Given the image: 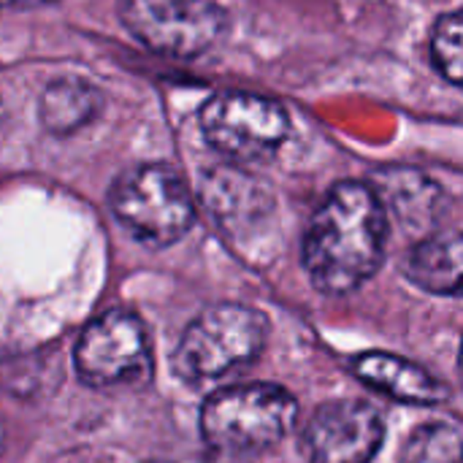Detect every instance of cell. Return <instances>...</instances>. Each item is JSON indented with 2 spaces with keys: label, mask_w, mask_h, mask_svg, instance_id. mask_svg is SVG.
I'll return each mask as SVG.
<instances>
[{
  "label": "cell",
  "mask_w": 463,
  "mask_h": 463,
  "mask_svg": "<svg viewBox=\"0 0 463 463\" xmlns=\"http://www.w3.org/2000/svg\"><path fill=\"white\" fill-rule=\"evenodd\" d=\"M388 214L364 182L336 184L315 212L304 239V269L326 296H347L383 266Z\"/></svg>",
  "instance_id": "6da1fadb"
},
{
  "label": "cell",
  "mask_w": 463,
  "mask_h": 463,
  "mask_svg": "<svg viewBox=\"0 0 463 463\" xmlns=\"http://www.w3.org/2000/svg\"><path fill=\"white\" fill-rule=\"evenodd\" d=\"M269 320L244 304H214L184 328L174 353V372L187 385L220 380L250 366L266 347Z\"/></svg>",
  "instance_id": "7a4b0ae2"
},
{
  "label": "cell",
  "mask_w": 463,
  "mask_h": 463,
  "mask_svg": "<svg viewBox=\"0 0 463 463\" xmlns=\"http://www.w3.org/2000/svg\"><path fill=\"white\" fill-rule=\"evenodd\" d=\"M298 418L296 399L269 383L233 385L212 393L201 407V437L231 456L263 453L285 439Z\"/></svg>",
  "instance_id": "3957f363"
},
{
  "label": "cell",
  "mask_w": 463,
  "mask_h": 463,
  "mask_svg": "<svg viewBox=\"0 0 463 463\" xmlns=\"http://www.w3.org/2000/svg\"><path fill=\"white\" fill-rule=\"evenodd\" d=\"M109 203L117 222L152 250L176 244L195 220V206L182 176L160 163L122 174L111 187Z\"/></svg>",
  "instance_id": "277c9868"
},
{
  "label": "cell",
  "mask_w": 463,
  "mask_h": 463,
  "mask_svg": "<svg viewBox=\"0 0 463 463\" xmlns=\"http://www.w3.org/2000/svg\"><path fill=\"white\" fill-rule=\"evenodd\" d=\"M73 366L84 385H138L152 377V345L144 323L122 309L103 312L79 336Z\"/></svg>",
  "instance_id": "5b68a950"
},
{
  "label": "cell",
  "mask_w": 463,
  "mask_h": 463,
  "mask_svg": "<svg viewBox=\"0 0 463 463\" xmlns=\"http://www.w3.org/2000/svg\"><path fill=\"white\" fill-rule=\"evenodd\" d=\"M206 141L236 163L269 160L288 138L290 122L279 103L252 92L214 95L201 111Z\"/></svg>",
  "instance_id": "8992f818"
},
{
  "label": "cell",
  "mask_w": 463,
  "mask_h": 463,
  "mask_svg": "<svg viewBox=\"0 0 463 463\" xmlns=\"http://www.w3.org/2000/svg\"><path fill=\"white\" fill-rule=\"evenodd\" d=\"M119 11L141 43L168 57H195L225 30L217 0H122Z\"/></svg>",
  "instance_id": "52a82bcc"
},
{
  "label": "cell",
  "mask_w": 463,
  "mask_h": 463,
  "mask_svg": "<svg viewBox=\"0 0 463 463\" xmlns=\"http://www.w3.org/2000/svg\"><path fill=\"white\" fill-rule=\"evenodd\" d=\"M383 415L358 399L328 402L304 429L301 450L309 463H369L383 448Z\"/></svg>",
  "instance_id": "ba28073f"
},
{
  "label": "cell",
  "mask_w": 463,
  "mask_h": 463,
  "mask_svg": "<svg viewBox=\"0 0 463 463\" xmlns=\"http://www.w3.org/2000/svg\"><path fill=\"white\" fill-rule=\"evenodd\" d=\"M361 383L377 393L415 407H439L450 399V388L434 374L391 353H364L353 364Z\"/></svg>",
  "instance_id": "9c48e42d"
},
{
  "label": "cell",
  "mask_w": 463,
  "mask_h": 463,
  "mask_svg": "<svg viewBox=\"0 0 463 463\" xmlns=\"http://www.w3.org/2000/svg\"><path fill=\"white\" fill-rule=\"evenodd\" d=\"M203 201L228 231H244L271 212V193L239 168H214L203 182Z\"/></svg>",
  "instance_id": "30bf717a"
},
{
  "label": "cell",
  "mask_w": 463,
  "mask_h": 463,
  "mask_svg": "<svg viewBox=\"0 0 463 463\" xmlns=\"http://www.w3.org/2000/svg\"><path fill=\"white\" fill-rule=\"evenodd\" d=\"M377 198L407 231L431 228L445 206V190L415 171H391L377 182ZM385 212V214H388Z\"/></svg>",
  "instance_id": "8fae6325"
},
{
  "label": "cell",
  "mask_w": 463,
  "mask_h": 463,
  "mask_svg": "<svg viewBox=\"0 0 463 463\" xmlns=\"http://www.w3.org/2000/svg\"><path fill=\"white\" fill-rule=\"evenodd\" d=\"M461 233L445 231L423 239L407 260V277L426 293L458 296L461 293Z\"/></svg>",
  "instance_id": "7c38bea8"
},
{
  "label": "cell",
  "mask_w": 463,
  "mask_h": 463,
  "mask_svg": "<svg viewBox=\"0 0 463 463\" xmlns=\"http://www.w3.org/2000/svg\"><path fill=\"white\" fill-rule=\"evenodd\" d=\"M100 92L81 79H57L41 98V122L54 136H68L95 119Z\"/></svg>",
  "instance_id": "4fadbf2b"
},
{
  "label": "cell",
  "mask_w": 463,
  "mask_h": 463,
  "mask_svg": "<svg viewBox=\"0 0 463 463\" xmlns=\"http://www.w3.org/2000/svg\"><path fill=\"white\" fill-rule=\"evenodd\" d=\"M402 463H461V431L445 423L418 429L402 453Z\"/></svg>",
  "instance_id": "5bb4252c"
},
{
  "label": "cell",
  "mask_w": 463,
  "mask_h": 463,
  "mask_svg": "<svg viewBox=\"0 0 463 463\" xmlns=\"http://www.w3.org/2000/svg\"><path fill=\"white\" fill-rule=\"evenodd\" d=\"M463 19L461 11H450L445 14L437 27H434V35H431V57L437 62V68L448 76L450 84H461L463 76Z\"/></svg>",
  "instance_id": "9a60e30c"
},
{
  "label": "cell",
  "mask_w": 463,
  "mask_h": 463,
  "mask_svg": "<svg viewBox=\"0 0 463 463\" xmlns=\"http://www.w3.org/2000/svg\"><path fill=\"white\" fill-rule=\"evenodd\" d=\"M52 0H0V5H14V8H27V5H41Z\"/></svg>",
  "instance_id": "2e32d148"
},
{
  "label": "cell",
  "mask_w": 463,
  "mask_h": 463,
  "mask_svg": "<svg viewBox=\"0 0 463 463\" xmlns=\"http://www.w3.org/2000/svg\"><path fill=\"white\" fill-rule=\"evenodd\" d=\"M149 463H163V461H149Z\"/></svg>",
  "instance_id": "e0dca14e"
},
{
  "label": "cell",
  "mask_w": 463,
  "mask_h": 463,
  "mask_svg": "<svg viewBox=\"0 0 463 463\" xmlns=\"http://www.w3.org/2000/svg\"><path fill=\"white\" fill-rule=\"evenodd\" d=\"M0 448H3V442H0Z\"/></svg>",
  "instance_id": "ac0fdd59"
}]
</instances>
